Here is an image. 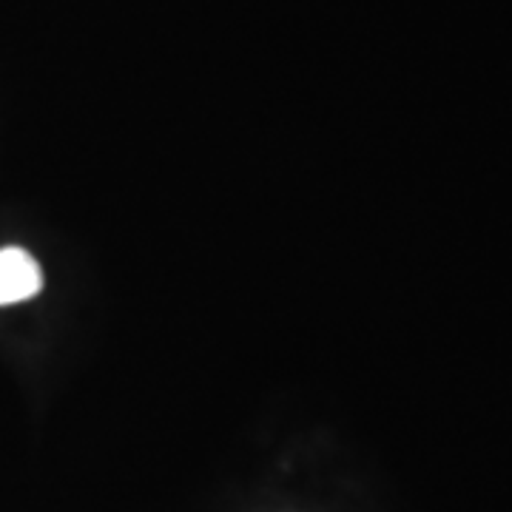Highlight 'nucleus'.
Masks as SVG:
<instances>
[{
	"mask_svg": "<svg viewBox=\"0 0 512 512\" xmlns=\"http://www.w3.org/2000/svg\"><path fill=\"white\" fill-rule=\"evenodd\" d=\"M43 288V271L37 259L20 248L0 251V305L32 299Z\"/></svg>",
	"mask_w": 512,
	"mask_h": 512,
	"instance_id": "1",
	"label": "nucleus"
}]
</instances>
